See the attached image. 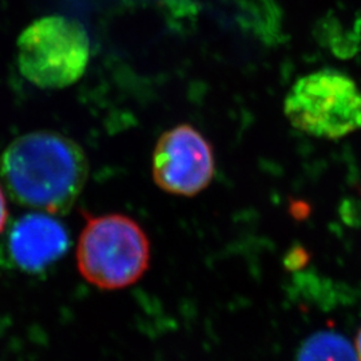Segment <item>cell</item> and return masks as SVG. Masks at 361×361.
I'll list each match as a JSON object with an SVG mask.
<instances>
[{
	"label": "cell",
	"instance_id": "1",
	"mask_svg": "<svg viewBox=\"0 0 361 361\" xmlns=\"http://www.w3.org/2000/svg\"><path fill=\"white\" fill-rule=\"evenodd\" d=\"M87 174L83 149L55 131L20 135L0 157V180L13 201L46 213L74 207Z\"/></svg>",
	"mask_w": 361,
	"mask_h": 361
},
{
	"label": "cell",
	"instance_id": "2",
	"mask_svg": "<svg viewBox=\"0 0 361 361\" xmlns=\"http://www.w3.org/2000/svg\"><path fill=\"white\" fill-rule=\"evenodd\" d=\"M77 264L82 277L102 290L123 289L142 279L150 264V243L129 216L83 213Z\"/></svg>",
	"mask_w": 361,
	"mask_h": 361
},
{
	"label": "cell",
	"instance_id": "3",
	"mask_svg": "<svg viewBox=\"0 0 361 361\" xmlns=\"http://www.w3.org/2000/svg\"><path fill=\"white\" fill-rule=\"evenodd\" d=\"M16 49L22 75L40 89H65L77 83L90 62L86 28L63 15L34 20L19 35Z\"/></svg>",
	"mask_w": 361,
	"mask_h": 361
},
{
	"label": "cell",
	"instance_id": "4",
	"mask_svg": "<svg viewBox=\"0 0 361 361\" xmlns=\"http://www.w3.org/2000/svg\"><path fill=\"white\" fill-rule=\"evenodd\" d=\"M290 125L312 137L338 140L361 129V90L347 74L325 68L300 78L284 102Z\"/></svg>",
	"mask_w": 361,
	"mask_h": 361
},
{
	"label": "cell",
	"instance_id": "5",
	"mask_svg": "<svg viewBox=\"0 0 361 361\" xmlns=\"http://www.w3.org/2000/svg\"><path fill=\"white\" fill-rule=\"evenodd\" d=\"M152 173L164 192L194 197L204 192L216 176L213 147L192 125H178L159 137L153 152Z\"/></svg>",
	"mask_w": 361,
	"mask_h": 361
},
{
	"label": "cell",
	"instance_id": "6",
	"mask_svg": "<svg viewBox=\"0 0 361 361\" xmlns=\"http://www.w3.org/2000/svg\"><path fill=\"white\" fill-rule=\"evenodd\" d=\"M70 235L59 219L43 213H30L18 219L8 234V250L22 271H44L63 257Z\"/></svg>",
	"mask_w": 361,
	"mask_h": 361
},
{
	"label": "cell",
	"instance_id": "7",
	"mask_svg": "<svg viewBox=\"0 0 361 361\" xmlns=\"http://www.w3.org/2000/svg\"><path fill=\"white\" fill-rule=\"evenodd\" d=\"M297 361H359L347 337L323 331L310 336L301 345Z\"/></svg>",
	"mask_w": 361,
	"mask_h": 361
},
{
	"label": "cell",
	"instance_id": "8",
	"mask_svg": "<svg viewBox=\"0 0 361 361\" xmlns=\"http://www.w3.org/2000/svg\"><path fill=\"white\" fill-rule=\"evenodd\" d=\"M8 221V209H7V201L3 193V189L0 188V233L4 231Z\"/></svg>",
	"mask_w": 361,
	"mask_h": 361
},
{
	"label": "cell",
	"instance_id": "9",
	"mask_svg": "<svg viewBox=\"0 0 361 361\" xmlns=\"http://www.w3.org/2000/svg\"><path fill=\"white\" fill-rule=\"evenodd\" d=\"M355 350H356V355H357V359L359 361H361V328L359 329V332H357V336H356V340H355Z\"/></svg>",
	"mask_w": 361,
	"mask_h": 361
}]
</instances>
